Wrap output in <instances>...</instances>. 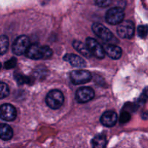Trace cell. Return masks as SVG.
Returning a JSON list of instances; mask_svg holds the SVG:
<instances>
[{
	"mask_svg": "<svg viewBox=\"0 0 148 148\" xmlns=\"http://www.w3.org/2000/svg\"><path fill=\"white\" fill-rule=\"evenodd\" d=\"M124 10L119 7H112L107 11L106 14V20L111 25L120 24L124 21Z\"/></svg>",
	"mask_w": 148,
	"mask_h": 148,
	"instance_id": "cell-3",
	"label": "cell"
},
{
	"mask_svg": "<svg viewBox=\"0 0 148 148\" xmlns=\"http://www.w3.org/2000/svg\"><path fill=\"white\" fill-rule=\"evenodd\" d=\"M10 94V89L6 83L0 82V99L6 98Z\"/></svg>",
	"mask_w": 148,
	"mask_h": 148,
	"instance_id": "cell-18",
	"label": "cell"
},
{
	"mask_svg": "<svg viewBox=\"0 0 148 148\" xmlns=\"http://www.w3.org/2000/svg\"><path fill=\"white\" fill-rule=\"evenodd\" d=\"M117 33L122 38H132L134 34V23L130 20L121 22L117 27Z\"/></svg>",
	"mask_w": 148,
	"mask_h": 148,
	"instance_id": "cell-6",
	"label": "cell"
},
{
	"mask_svg": "<svg viewBox=\"0 0 148 148\" xmlns=\"http://www.w3.org/2000/svg\"><path fill=\"white\" fill-rule=\"evenodd\" d=\"M118 116L114 111H107L103 114L101 118V122L103 126L107 127H112L116 124Z\"/></svg>",
	"mask_w": 148,
	"mask_h": 148,
	"instance_id": "cell-11",
	"label": "cell"
},
{
	"mask_svg": "<svg viewBox=\"0 0 148 148\" xmlns=\"http://www.w3.org/2000/svg\"><path fill=\"white\" fill-rule=\"evenodd\" d=\"M64 59L75 67H85L86 66L85 60L80 56L74 53H67L64 56Z\"/></svg>",
	"mask_w": 148,
	"mask_h": 148,
	"instance_id": "cell-12",
	"label": "cell"
},
{
	"mask_svg": "<svg viewBox=\"0 0 148 148\" xmlns=\"http://www.w3.org/2000/svg\"><path fill=\"white\" fill-rule=\"evenodd\" d=\"M17 64V59L14 57H12V59H9L8 61L5 62L4 64V68L7 69H12V68H14V66Z\"/></svg>",
	"mask_w": 148,
	"mask_h": 148,
	"instance_id": "cell-23",
	"label": "cell"
},
{
	"mask_svg": "<svg viewBox=\"0 0 148 148\" xmlns=\"http://www.w3.org/2000/svg\"><path fill=\"white\" fill-rule=\"evenodd\" d=\"M9 47V39L5 35L0 36V55H3L7 51Z\"/></svg>",
	"mask_w": 148,
	"mask_h": 148,
	"instance_id": "cell-17",
	"label": "cell"
},
{
	"mask_svg": "<svg viewBox=\"0 0 148 148\" xmlns=\"http://www.w3.org/2000/svg\"><path fill=\"white\" fill-rule=\"evenodd\" d=\"M92 30L97 36L106 42H111L114 39L113 33L106 26L101 23H93Z\"/></svg>",
	"mask_w": 148,
	"mask_h": 148,
	"instance_id": "cell-8",
	"label": "cell"
},
{
	"mask_svg": "<svg viewBox=\"0 0 148 148\" xmlns=\"http://www.w3.org/2000/svg\"><path fill=\"white\" fill-rule=\"evenodd\" d=\"M15 79L19 85H23V84H27L30 82V79L27 77L24 76L22 75H17L15 76Z\"/></svg>",
	"mask_w": 148,
	"mask_h": 148,
	"instance_id": "cell-22",
	"label": "cell"
},
{
	"mask_svg": "<svg viewBox=\"0 0 148 148\" xmlns=\"http://www.w3.org/2000/svg\"><path fill=\"white\" fill-rule=\"evenodd\" d=\"M53 54L51 49L47 46H40L34 43L29 46L25 56L32 59H42L50 58Z\"/></svg>",
	"mask_w": 148,
	"mask_h": 148,
	"instance_id": "cell-1",
	"label": "cell"
},
{
	"mask_svg": "<svg viewBox=\"0 0 148 148\" xmlns=\"http://www.w3.org/2000/svg\"><path fill=\"white\" fill-rule=\"evenodd\" d=\"M1 64H0V69H1Z\"/></svg>",
	"mask_w": 148,
	"mask_h": 148,
	"instance_id": "cell-26",
	"label": "cell"
},
{
	"mask_svg": "<svg viewBox=\"0 0 148 148\" xmlns=\"http://www.w3.org/2000/svg\"><path fill=\"white\" fill-rule=\"evenodd\" d=\"M95 97V92L89 87H82L77 90L75 98L77 101L80 103L89 102Z\"/></svg>",
	"mask_w": 148,
	"mask_h": 148,
	"instance_id": "cell-9",
	"label": "cell"
},
{
	"mask_svg": "<svg viewBox=\"0 0 148 148\" xmlns=\"http://www.w3.org/2000/svg\"><path fill=\"white\" fill-rule=\"evenodd\" d=\"M111 3V1L110 0H98L95 1V4L101 7H106L109 5Z\"/></svg>",
	"mask_w": 148,
	"mask_h": 148,
	"instance_id": "cell-24",
	"label": "cell"
},
{
	"mask_svg": "<svg viewBox=\"0 0 148 148\" xmlns=\"http://www.w3.org/2000/svg\"><path fill=\"white\" fill-rule=\"evenodd\" d=\"M137 31H138V35L140 38H144L147 37L148 35V25H140L137 29Z\"/></svg>",
	"mask_w": 148,
	"mask_h": 148,
	"instance_id": "cell-19",
	"label": "cell"
},
{
	"mask_svg": "<svg viewBox=\"0 0 148 148\" xmlns=\"http://www.w3.org/2000/svg\"><path fill=\"white\" fill-rule=\"evenodd\" d=\"M105 53L113 59H119L122 55V50L120 47L114 44H108L104 49Z\"/></svg>",
	"mask_w": 148,
	"mask_h": 148,
	"instance_id": "cell-13",
	"label": "cell"
},
{
	"mask_svg": "<svg viewBox=\"0 0 148 148\" xmlns=\"http://www.w3.org/2000/svg\"><path fill=\"white\" fill-rule=\"evenodd\" d=\"M142 118L145 120L148 119V111H145V112L143 113V114H142Z\"/></svg>",
	"mask_w": 148,
	"mask_h": 148,
	"instance_id": "cell-25",
	"label": "cell"
},
{
	"mask_svg": "<svg viewBox=\"0 0 148 148\" xmlns=\"http://www.w3.org/2000/svg\"><path fill=\"white\" fill-rule=\"evenodd\" d=\"M91 143L92 148H106L107 145L106 136L103 134H98L92 139Z\"/></svg>",
	"mask_w": 148,
	"mask_h": 148,
	"instance_id": "cell-15",
	"label": "cell"
},
{
	"mask_svg": "<svg viewBox=\"0 0 148 148\" xmlns=\"http://www.w3.org/2000/svg\"><path fill=\"white\" fill-rule=\"evenodd\" d=\"M85 43V45L92 56H94L98 59H103L105 57L106 53L104 49L98 40L89 37L86 39Z\"/></svg>",
	"mask_w": 148,
	"mask_h": 148,
	"instance_id": "cell-4",
	"label": "cell"
},
{
	"mask_svg": "<svg viewBox=\"0 0 148 148\" xmlns=\"http://www.w3.org/2000/svg\"><path fill=\"white\" fill-rule=\"evenodd\" d=\"M13 136V130L10 126L6 124H0V139L10 140Z\"/></svg>",
	"mask_w": 148,
	"mask_h": 148,
	"instance_id": "cell-14",
	"label": "cell"
},
{
	"mask_svg": "<svg viewBox=\"0 0 148 148\" xmlns=\"http://www.w3.org/2000/svg\"><path fill=\"white\" fill-rule=\"evenodd\" d=\"M73 47L76 49L77 51H79L82 56H85L87 58H90L92 56L91 53H90L89 50H88V47L85 43L79 41V40H74L73 43H72Z\"/></svg>",
	"mask_w": 148,
	"mask_h": 148,
	"instance_id": "cell-16",
	"label": "cell"
},
{
	"mask_svg": "<svg viewBox=\"0 0 148 148\" xmlns=\"http://www.w3.org/2000/svg\"><path fill=\"white\" fill-rule=\"evenodd\" d=\"M64 95L60 90H53L46 95V102L49 108L56 110L62 107L64 103Z\"/></svg>",
	"mask_w": 148,
	"mask_h": 148,
	"instance_id": "cell-2",
	"label": "cell"
},
{
	"mask_svg": "<svg viewBox=\"0 0 148 148\" xmlns=\"http://www.w3.org/2000/svg\"><path fill=\"white\" fill-rule=\"evenodd\" d=\"M130 119H131V114H130L128 111H124L121 113L119 117L120 123L124 124V123L128 122Z\"/></svg>",
	"mask_w": 148,
	"mask_h": 148,
	"instance_id": "cell-20",
	"label": "cell"
},
{
	"mask_svg": "<svg viewBox=\"0 0 148 148\" xmlns=\"http://www.w3.org/2000/svg\"><path fill=\"white\" fill-rule=\"evenodd\" d=\"M71 81L75 85H81L90 82L92 79V75L89 71L75 70L70 74Z\"/></svg>",
	"mask_w": 148,
	"mask_h": 148,
	"instance_id": "cell-7",
	"label": "cell"
},
{
	"mask_svg": "<svg viewBox=\"0 0 148 148\" xmlns=\"http://www.w3.org/2000/svg\"><path fill=\"white\" fill-rule=\"evenodd\" d=\"M148 99V87H146L143 91V93L141 94L140 97L139 98L138 103L139 104H143L147 101Z\"/></svg>",
	"mask_w": 148,
	"mask_h": 148,
	"instance_id": "cell-21",
	"label": "cell"
},
{
	"mask_svg": "<svg viewBox=\"0 0 148 148\" xmlns=\"http://www.w3.org/2000/svg\"><path fill=\"white\" fill-rule=\"evenodd\" d=\"M17 116L16 108L11 104H3L0 106V119L4 121H14Z\"/></svg>",
	"mask_w": 148,
	"mask_h": 148,
	"instance_id": "cell-10",
	"label": "cell"
},
{
	"mask_svg": "<svg viewBox=\"0 0 148 148\" xmlns=\"http://www.w3.org/2000/svg\"><path fill=\"white\" fill-rule=\"evenodd\" d=\"M30 44V40L26 36H20L15 39L12 44V51L14 54L20 55L25 53Z\"/></svg>",
	"mask_w": 148,
	"mask_h": 148,
	"instance_id": "cell-5",
	"label": "cell"
}]
</instances>
